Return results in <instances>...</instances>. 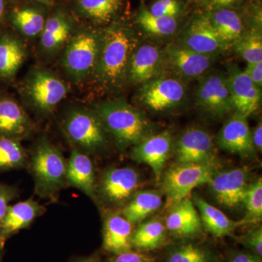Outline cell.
Instances as JSON below:
<instances>
[{
  "mask_svg": "<svg viewBox=\"0 0 262 262\" xmlns=\"http://www.w3.org/2000/svg\"><path fill=\"white\" fill-rule=\"evenodd\" d=\"M95 112L120 149L135 146L152 133L149 119L124 100L105 101Z\"/></svg>",
  "mask_w": 262,
  "mask_h": 262,
  "instance_id": "2",
  "label": "cell"
},
{
  "mask_svg": "<svg viewBox=\"0 0 262 262\" xmlns=\"http://www.w3.org/2000/svg\"><path fill=\"white\" fill-rule=\"evenodd\" d=\"M38 196L54 202L67 185V160L56 146L42 138L33 149L28 164Z\"/></svg>",
  "mask_w": 262,
  "mask_h": 262,
  "instance_id": "3",
  "label": "cell"
},
{
  "mask_svg": "<svg viewBox=\"0 0 262 262\" xmlns=\"http://www.w3.org/2000/svg\"><path fill=\"white\" fill-rule=\"evenodd\" d=\"M176 163H203L215 161L214 144L209 133L199 127L188 129L174 147Z\"/></svg>",
  "mask_w": 262,
  "mask_h": 262,
  "instance_id": "11",
  "label": "cell"
},
{
  "mask_svg": "<svg viewBox=\"0 0 262 262\" xmlns=\"http://www.w3.org/2000/svg\"><path fill=\"white\" fill-rule=\"evenodd\" d=\"M62 127L75 147L86 154H97L107 146V131L96 112L72 110L67 113Z\"/></svg>",
  "mask_w": 262,
  "mask_h": 262,
  "instance_id": "5",
  "label": "cell"
},
{
  "mask_svg": "<svg viewBox=\"0 0 262 262\" xmlns=\"http://www.w3.org/2000/svg\"><path fill=\"white\" fill-rule=\"evenodd\" d=\"M29 156L20 141L0 136V171L27 166Z\"/></svg>",
  "mask_w": 262,
  "mask_h": 262,
  "instance_id": "31",
  "label": "cell"
},
{
  "mask_svg": "<svg viewBox=\"0 0 262 262\" xmlns=\"http://www.w3.org/2000/svg\"><path fill=\"white\" fill-rule=\"evenodd\" d=\"M32 128L28 115L16 101L0 98V136L20 141L29 135Z\"/></svg>",
  "mask_w": 262,
  "mask_h": 262,
  "instance_id": "23",
  "label": "cell"
},
{
  "mask_svg": "<svg viewBox=\"0 0 262 262\" xmlns=\"http://www.w3.org/2000/svg\"><path fill=\"white\" fill-rule=\"evenodd\" d=\"M134 225L121 214L108 213L103 225V248L113 255L133 249L132 236Z\"/></svg>",
  "mask_w": 262,
  "mask_h": 262,
  "instance_id": "20",
  "label": "cell"
},
{
  "mask_svg": "<svg viewBox=\"0 0 262 262\" xmlns=\"http://www.w3.org/2000/svg\"><path fill=\"white\" fill-rule=\"evenodd\" d=\"M66 182L91 199L96 198L97 184L94 163L89 155L75 147L72 148L67 160Z\"/></svg>",
  "mask_w": 262,
  "mask_h": 262,
  "instance_id": "18",
  "label": "cell"
},
{
  "mask_svg": "<svg viewBox=\"0 0 262 262\" xmlns=\"http://www.w3.org/2000/svg\"><path fill=\"white\" fill-rule=\"evenodd\" d=\"M149 10L156 16L175 18L180 12L181 6L177 0H157Z\"/></svg>",
  "mask_w": 262,
  "mask_h": 262,
  "instance_id": "38",
  "label": "cell"
},
{
  "mask_svg": "<svg viewBox=\"0 0 262 262\" xmlns=\"http://www.w3.org/2000/svg\"><path fill=\"white\" fill-rule=\"evenodd\" d=\"M2 248H3V247H2L1 246H0V262H1V258H2V256H1Z\"/></svg>",
  "mask_w": 262,
  "mask_h": 262,
  "instance_id": "48",
  "label": "cell"
},
{
  "mask_svg": "<svg viewBox=\"0 0 262 262\" xmlns=\"http://www.w3.org/2000/svg\"><path fill=\"white\" fill-rule=\"evenodd\" d=\"M233 46L235 51L248 63L262 62V36L258 29L243 34Z\"/></svg>",
  "mask_w": 262,
  "mask_h": 262,
  "instance_id": "36",
  "label": "cell"
},
{
  "mask_svg": "<svg viewBox=\"0 0 262 262\" xmlns=\"http://www.w3.org/2000/svg\"><path fill=\"white\" fill-rule=\"evenodd\" d=\"M232 108L246 117L254 113L261 103V89L239 69H232L227 77Z\"/></svg>",
  "mask_w": 262,
  "mask_h": 262,
  "instance_id": "16",
  "label": "cell"
},
{
  "mask_svg": "<svg viewBox=\"0 0 262 262\" xmlns=\"http://www.w3.org/2000/svg\"><path fill=\"white\" fill-rule=\"evenodd\" d=\"M183 42L184 47L210 56L227 47L213 28L209 15L194 19L184 33Z\"/></svg>",
  "mask_w": 262,
  "mask_h": 262,
  "instance_id": "17",
  "label": "cell"
},
{
  "mask_svg": "<svg viewBox=\"0 0 262 262\" xmlns=\"http://www.w3.org/2000/svg\"><path fill=\"white\" fill-rule=\"evenodd\" d=\"M246 215L241 222L245 225H256L262 219V179L261 177L249 183L244 201Z\"/></svg>",
  "mask_w": 262,
  "mask_h": 262,
  "instance_id": "34",
  "label": "cell"
},
{
  "mask_svg": "<svg viewBox=\"0 0 262 262\" xmlns=\"http://www.w3.org/2000/svg\"><path fill=\"white\" fill-rule=\"evenodd\" d=\"M209 18L219 37L227 46L237 42L244 34L242 20L233 10H217Z\"/></svg>",
  "mask_w": 262,
  "mask_h": 262,
  "instance_id": "29",
  "label": "cell"
},
{
  "mask_svg": "<svg viewBox=\"0 0 262 262\" xmlns=\"http://www.w3.org/2000/svg\"><path fill=\"white\" fill-rule=\"evenodd\" d=\"M34 1L39 2V3H51L52 2L54 1V0H34Z\"/></svg>",
  "mask_w": 262,
  "mask_h": 262,
  "instance_id": "47",
  "label": "cell"
},
{
  "mask_svg": "<svg viewBox=\"0 0 262 262\" xmlns=\"http://www.w3.org/2000/svg\"><path fill=\"white\" fill-rule=\"evenodd\" d=\"M140 176L129 167L111 168L103 173L96 187V195L113 206H125L140 187Z\"/></svg>",
  "mask_w": 262,
  "mask_h": 262,
  "instance_id": "8",
  "label": "cell"
},
{
  "mask_svg": "<svg viewBox=\"0 0 262 262\" xmlns=\"http://www.w3.org/2000/svg\"><path fill=\"white\" fill-rule=\"evenodd\" d=\"M217 172L216 161L203 163H176L161 176L162 188L165 195V207L171 208L193 189L208 183Z\"/></svg>",
  "mask_w": 262,
  "mask_h": 262,
  "instance_id": "4",
  "label": "cell"
},
{
  "mask_svg": "<svg viewBox=\"0 0 262 262\" xmlns=\"http://www.w3.org/2000/svg\"><path fill=\"white\" fill-rule=\"evenodd\" d=\"M248 171L236 168L218 172L208 182L215 201L227 208H237L244 204L248 184Z\"/></svg>",
  "mask_w": 262,
  "mask_h": 262,
  "instance_id": "9",
  "label": "cell"
},
{
  "mask_svg": "<svg viewBox=\"0 0 262 262\" xmlns=\"http://www.w3.org/2000/svg\"><path fill=\"white\" fill-rule=\"evenodd\" d=\"M16 189L11 186L0 184V223L8 211L10 203L17 196Z\"/></svg>",
  "mask_w": 262,
  "mask_h": 262,
  "instance_id": "40",
  "label": "cell"
},
{
  "mask_svg": "<svg viewBox=\"0 0 262 262\" xmlns=\"http://www.w3.org/2000/svg\"><path fill=\"white\" fill-rule=\"evenodd\" d=\"M168 233L165 225L158 219L141 222L133 233V249L145 252L163 247Z\"/></svg>",
  "mask_w": 262,
  "mask_h": 262,
  "instance_id": "26",
  "label": "cell"
},
{
  "mask_svg": "<svg viewBox=\"0 0 262 262\" xmlns=\"http://www.w3.org/2000/svg\"><path fill=\"white\" fill-rule=\"evenodd\" d=\"M253 83L261 89L262 86V62L255 63H248L247 67L244 70Z\"/></svg>",
  "mask_w": 262,
  "mask_h": 262,
  "instance_id": "42",
  "label": "cell"
},
{
  "mask_svg": "<svg viewBox=\"0 0 262 262\" xmlns=\"http://www.w3.org/2000/svg\"><path fill=\"white\" fill-rule=\"evenodd\" d=\"M252 136V142L255 150L261 152L262 150V125L261 122H258L257 125L255 127L254 130L251 132Z\"/></svg>",
  "mask_w": 262,
  "mask_h": 262,
  "instance_id": "43",
  "label": "cell"
},
{
  "mask_svg": "<svg viewBox=\"0 0 262 262\" xmlns=\"http://www.w3.org/2000/svg\"><path fill=\"white\" fill-rule=\"evenodd\" d=\"M122 0H79V10L86 18L98 23H108L117 14Z\"/></svg>",
  "mask_w": 262,
  "mask_h": 262,
  "instance_id": "32",
  "label": "cell"
},
{
  "mask_svg": "<svg viewBox=\"0 0 262 262\" xmlns=\"http://www.w3.org/2000/svg\"><path fill=\"white\" fill-rule=\"evenodd\" d=\"M75 262H101L100 258L96 256H89V257H86L81 258V259L77 260Z\"/></svg>",
  "mask_w": 262,
  "mask_h": 262,
  "instance_id": "45",
  "label": "cell"
},
{
  "mask_svg": "<svg viewBox=\"0 0 262 262\" xmlns=\"http://www.w3.org/2000/svg\"><path fill=\"white\" fill-rule=\"evenodd\" d=\"M161 61V53L156 46L146 44L136 48L129 63L127 81L144 84L156 78Z\"/></svg>",
  "mask_w": 262,
  "mask_h": 262,
  "instance_id": "21",
  "label": "cell"
},
{
  "mask_svg": "<svg viewBox=\"0 0 262 262\" xmlns=\"http://www.w3.org/2000/svg\"><path fill=\"white\" fill-rule=\"evenodd\" d=\"M101 34L82 31L70 39L66 48L62 65L72 80H84L92 75L97 63Z\"/></svg>",
  "mask_w": 262,
  "mask_h": 262,
  "instance_id": "6",
  "label": "cell"
},
{
  "mask_svg": "<svg viewBox=\"0 0 262 262\" xmlns=\"http://www.w3.org/2000/svg\"><path fill=\"white\" fill-rule=\"evenodd\" d=\"M173 149V137L168 131L150 135L136 144L131 151L133 159L152 169L157 179L161 178L164 167Z\"/></svg>",
  "mask_w": 262,
  "mask_h": 262,
  "instance_id": "12",
  "label": "cell"
},
{
  "mask_svg": "<svg viewBox=\"0 0 262 262\" xmlns=\"http://www.w3.org/2000/svg\"><path fill=\"white\" fill-rule=\"evenodd\" d=\"M163 262H220V258L211 248L189 242L170 248Z\"/></svg>",
  "mask_w": 262,
  "mask_h": 262,
  "instance_id": "30",
  "label": "cell"
},
{
  "mask_svg": "<svg viewBox=\"0 0 262 262\" xmlns=\"http://www.w3.org/2000/svg\"><path fill=\"white\" fill-rule=\"evenodd\" d=\"M237 241L248 251L262 257V227L258 225L237 237Z\"/></svg>",
  "mask_w": 262,
  "mask_h": 262,
  "instance_id": "37",
  "label": "cell"
},
{
  "mask_svg": "<svg viewBox=\"0 0 262 262\" xmlns=\"http://www.w3.org/2000/svg\"><path fill=\"white\" fill-rule=\"evenodd\" d=\"M168 210L165 224L168 233L179 238H193L201 235L203 225L192 200L184 198Z\"/></svg>",
  "mask_w": 262,
  "mask_h": 262,
  "instance_id": "15",
  "label": "cell"
},
{
  "mask_svg": "<svg viewBox=\"0 0 262 262\" xmlns=\"http://www.w3.org/2000/svg\"><path fill=\"white\" fill-rule=\"evenodd\" d=\"M106 262H155V258L141 251H127L119 254L113 255Z\"/></svg>",
  "mask_w": 262,
  "mask_h": 262,
  "instance_id": "39",
  "label": "cell"
},
{
  "mask_svg": "<svg viewBox=\"0 0 262 262\" xmlns=\"http://www.w3.org/2000/svg\"><path fill=\"white\" fill-rule=\"evenodd\" d=\"M137 22L146 32L157 36L170 35L177 27V20L173 17L156 16L144 7L138 15Z\"/></svg>",
  "mask_w": 262,
  "mask_h": 262,
  "instance_id": "35",
  "label": "cell"
},
{
  "mask_svg": "<svg viewBox=\"0 0 262 262\" xmlns=\"http://www.w3.org/2000/svg\"><path fill=\"white\" fill-rule=\"evenodd\" d=\"M193 203L201 216L203 228L213 237L232 236L236 229L244 226L241 220H230L223 212L198 194H193Z\"/></svg>",
  "mask_w": 262,
  "mask_h": 262,
  "instance_id": "24",
  "label": "cell"
},
{
  "mask_svg": "<svg viewBox=\"0 0 262 262\" xmlns=\"http://www.w3.org/2000/svg\"><path fill=\"white\" fill-rule=\"evenodd\" d=\"M138 47V39L130 29L114 26L101 34L97 63L91 77L102 91L113 92L127 81L131 56Z\"/></svg>",
  "mask_w": 262,
  "mask_h": 262,
  "instance_id": "1",
  "label": "cell"
},
{
  "mask_svg": "<svg viewBox=\"0 0 262 262\" xmlns=\"http://www.w3.org/2000/svg\"><path fill=\"white\" fill-rule=\"evenodd\" d=\"M227 262H262V257L247 250L231 251Z\"/></svg>",
  "mask_w": 262,
  "mask_h": 262,
  "instance_id": "41",
  "label": "cell"
},
{
  "mask_svg": "<svg viewBox=\"0 0 262 262\" xmlns=\"http://www.w3.org/2000/svg\"><path fill=\"white\" fill-rule=\"evenodd\" d=\"M12 22L24 35L34 37L42 33L46 20L39 10L34 8H18L13 12Z\"/></svg>",
  "mask_w": 262,
  "mask_h": 262,
  "instance_id": "33",
  "label": "cell"
},
{
  "mask_svg": "<svg viewBox=\"0 0 262 262\" xmlns=\"http://www.w3.org/2000/svg\"><path fill=\"white\" fill-rule=\"evenodd\" d=\"M248 117L235 113L222 127L215 141L221 149L243 157L255 152Z\"/></svg>",
  "mask_w": 262,
  "mask_h": 262,
  "instance_id": "14",
  "label": "cell"
},
{
  "mask_svg": "<svg viewBox=\"0 0 262 262\" xmlns=\"http://www.w3.org/2000/svg\"><path fill=\"white\" fill-rule=\"evenodd\" d=\"M238 1L239 0H207V3L213 9L220 10L228 8Z\"/></svg>",
  "mask_w": 262,
  "mask_h": 262,
  "instance_id": "44",
  "label": "cell"
},
{
  "mask_svg": "<svg viewBox=\"0 0 262 262\" xmlns=\"http://www.w3.org/2000/svg\"><path fill=\"white\" fill-rule=\"evenodd\" d=\"M26 57L25 48L18 38L8 34L0 37V77H14L23 64Z\"/></svg>",
  "mask_w": 262,
  "mask_h": 262,
  "instance_id": "27",
  "label": "cell"
},
{
  "mask_svg": "<svg viewBox=\"0 0 262 262\" xmlns=\"http://www.w3.org/2000/svg\"><path fill=\"white\" fill-rule=\"evenodd\" d=\"M46 210L44 206L33 199L10 205L0 223V246L3 247L8 237L29 227Z\"/></svg>",
  "mask_w": 262,
  "mask_h": 262,
  "instance_id": "19",
  "label": "cell"
},
{
  "mask_svg": "<svg viewBox=\"0 0 262 262\" xmlns=\"http://www.w3.org/2000/svg\"><path fill=\"white\" fill-rule=\"evenodd\" d=\"M185 95V88L180 81L163 77L143 84L139 100L150 110L163 112L178 106L184 101Z\"/></svg>",
  "mask_w": 262,
  "mask_h": 262,
  "instance_id": "10",
  "label": "cell"
},
{
  "mask_svg": "<svg viewBox=\"0 0 262 262\" xmlns=\"http://www.w3.org/2000/svg\"><path fill=\"white\" fill-rule=\"evenodd\" d=\"M198 104L207 113L222 116L233 110L227 77L213 74L203 77L196 90Z\"/></svg>",
  "mask_w": 262,
  "mask_h": 262,
  "instance_id": "13",
  "label": "cell"
},
{
  "mask_svg": "<svg viewBox=\"0 0 262 262\" xmlns=\"http://www.w3.org/2000/svg\"><path fill=\"white\" fill-rule=\"evenodd\" d=\"M162 204L163 196L158 191H139L123 206L120 213L133 225H136L158 211Z\"/></svg>",
  "mask_w": 262,
  "mask_h": 262,
  "instance_id": "25",
  "label": "cell"
},
{
  "mask_svg": "<svg viewBox=\"0 0 262 262\" xmlns=\"http://www.w3.org/2000/svg\"><path fill=\"white\" fill-rule=\"evenodd\" d=\"M165 53L168 63L174 70L187 78L201 77L211 67V56L196 53L183 46H170Z\"/></svg>",
  "mask_w": 262,
  "mask_h": 262,
  "instance_id": "22",
  "label": "cell"
},
{
  "mask_svg": "<svg viewBox=\"0 0 262 262\" xmlns=\"http://www.w3.org/2000/svg\"><path fill=\"white\" fill-rule=\"evenodd\" d=\"M71 25L64 15H53L45 24L41 33L40 45L43 51L54 53L58 51L70 37Z\"/></svg>",
  "mask_w": 262,
  "mask_h": 262,
  "instance_id": "28",
  "label": "cell"
},
{
  "mask_svg": "<svg viewBox=\"0 0 262 262\" xmlns=\"http://www.w3.org/2000/svg\"><path fill=\"white\" fill-rule=\"evenodd\" d=\"M25 94L39 113H51L68 94V86L49 71L35 70L26 81Z\"/></svg>",
  "mask_w": 262,
  "mask_h": 262,
  "instance_id": "7",
  "label": "cell"
},
{
  "mask_svg": "<svg viewBox=\"0 0 262 262\" xmlns=\"http://www.w3.org/2000/svg\"><path fill=\"white\" fill-rule=\"evenodd\" d=\"M5 0H0V20L3 18L5 14Z\"/></svg>",
  "mask_w": 262,
  "mask_h": 262,
  "instance_id": "46",
  "label": "cell"
}]
</instances>
